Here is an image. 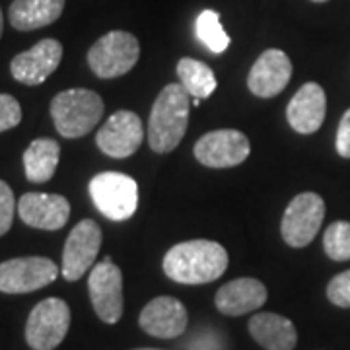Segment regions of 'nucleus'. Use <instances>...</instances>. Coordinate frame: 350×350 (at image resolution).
<instances>
[{"label":"nucleus","instance_id":"obj_1","mask_svg":"<svg viewBox=\"0 0 350 350\" xmlns=\"http://www.w3.org/2000/svg\"><path fill=\"white\" fill-rule=\"evenodd\" d=\"M228 269L226 250L208 239L177 243L163 257V273L179 284H206Z\"/></svg>","mask_w":350,"mask_h":350},{"label":"nucleus","instance_id":"obj_2","mask_svg":"<svg viewBox=\"0 0 350 350\" xmlns=\"http://www.w3.org/2000/svg\"><path fill=\"white\" fill-rule=\"evenodd\" d=\"M189 92L181 84H170L152 105L148 121V142L158 154H167L179 146L189 125Z\"/></svg>","mask_w":350,"mask_h":350},{"label":"nucleus","instance_id":"obj_3","mask_svg":"<svg viewBox=\"0 0 350 350\" xmlns=\"http://www.w3.org/2000/svg\"><path fill=\"white\" fill-rule=\"evenodd\" d=\"M103 115L101 98L84 88H72L57 94L51 101V117L57 131L66 138L86 137Z\"/></svg>","mask_w":350,"mask_h":350},{"label":"nucleus","instance_id":"obj_4","mask_svg":"<svg viewBox=\"0 0 350 350\" xmlns=\"http://www.w3.org/2000/svg\"><path fill=\"white\" fill-rule=\"evenodd\" d=\"M90 195L105 218L113 222L129 220L137 213L138 185L133 177L119 172H103L90 181Z\"/></svg>","mask_w":350,"mask_h":350},{"label":"nucleus","instance_id":"obj_5","mask_svg":"<svg viewBox=\"0 0 350 350\" xmlns=\"http://www.w3.org/2000/svg\"><path fill=\"white\" fill-rule=\"evenodd\" d=\"M140 55L138 39L126 31H109L88 53V64L100 78H117L133 70Z\"/></svg>","mask_w":350,"mask_h":350},{"label":"nucleus","instance_id":"obj_6","mask_svg":"<svg viewBox=\"0 0 350 350\" xmlns=\"http://www.w3.org/2000/svg\"><path fill=\"white\" fill-rule=\"evenodd\" d=\"M70 327V308L59 298L39 301L25 325V340L33 350L57 349Z\"/></svg>","mask_w":350,"mask_h":350},{"label":"nucleus","instance_id":"obj_7","mask_svg":"<svg viewBox=\"0 0 350 350\" xmlns=\"http://www.w3.org/2000/svg\"><path fill=\"white\" fill-rule=\"evenodd\" d=\"M325 218V202L317 193H300L282 216V239L290 247H306L317 236Z\"/></svg>","mask_w":350,"mask_h":350},{"label":"nucleus","instance_id":"obj_8","mask_svg":"<svg viewBox=\"0 0 350 350\" xmlns=\"http://www.w3.org/2000/svg\"><path fill=\"white\" fill-rule=\"evenodd\" d=\"M90 300L103 323L115 325L123 315V273L111 262V259H103L88 278Z\"/></svg>","mask_w":350,"mask_h":350},{"label":"nucleus","instance_id":"obj_9","mask_svg":"<svg viewBox=\"0 0 350 350\" xmlns=\"http://www.w3.org/2000/svg\"><path fill=\"white\" fill-rule=\"evenodd\" d=\"M59 267L47 257H18L0 262V292L27 294L57 280Z\"/></svg>","mask_w":350,"mask_h":350},{"label":"nucleus","instance_id":"obj_10","mask_svg":"<svg viewBox=\"0 0 350 350\" xmlns=\"http://www.w3.org/2000/svg\"><path fill=\"white\" fill-rule=\"evenodd\" d=\"M101 247V230L94 220H82L68 234L63 251V276L75 282L94 267Z\"/></svg>","mask_w":350,"mask_h":350},{"label":"nucleus","instance_id":"obj_11","mask_svg":"<svg viewBox=\"0 0 350 350\" xmlns=\"http://www.w3.org/2000/svg\"><path fill=\"white\" fill-rule=\"evenodd\" d=\"M247 137L234 129L206 133L195 144V158L206 167H234L250 156Z\"/></svg>","mask_w":350,"mask_h":350},{"label":"nucleus","instance_id":"obj_12","mask_svg":"<svg viewBox=\"0 0 350 350\" xmlns=\"http://www.w3.org/2000/svg\"><path fill=\"white\" fill-rule=\"evenodd\" d=\"M144 131L137 113L117 111L101 126L96 142L103 154L111 158H129L142 144Z\"/></svg>","mask_w":350,"mask_h":350},{"label":"nucleus","instance_id":"obj_13","mask_svg":"<svg viewBox=\"0 0 350 350\" xmlns=\"http://www.w3.org/2000/svg\"><path fill=\"white\" fill-rule=\"evenodd\" d=\"M63 59V45L57 39H43L31 49L16 55L10 64L12 76L25 86H39L49 78Z\"/></svg>","mask_w":350,"mask_h":350},{"label":"nucleus","instance_id":"obj_14","mask_svg":"<svg viewBox=\"0 0 350 350\" xmlns=\"http://www.w3.org/2000/svg\"><path fill=\"white\" fill-rule=\"evenodd\" d=\"M187 310L172 296H158L148 301L138 317L142 331L158 338H175L187 329Z\"/></svg>","mask_w":350,"mask_h":350},{"label":"nucleus","instance_id":"obj_15","mask_svg":"<svg viewBox=\"0 0 350 350\" xmlns=\"http://www.w3.org/2000/svg\"><path fill=\"white\" fill-rule=\"evenodd\" d=\"M292 78V63L284 51L267 49L251 66L247 86L257 98H275Z\"/></svg>","mask_w":350,"mask_h":350},{"label":"nucleus","instance_id":"obj_16","mask_svg":"<svg viewBox=\"0 0 350 350\" xmlns=\"http://www.w3.org/2000/svg\"><path fill=\"white\" fill-rule=\"evenodd\" d=\"M18 214L25 224L38 230H59L68 222L70 204L63 195L25 193L18 202Z\"/></svg>","mask_w":350,"mask_h":350},{"label":"nucleus","instance_id":"obj_17","mask_svg":"<svg viewBox=\"0 0 350 350\" xmlns=\"http://www.w3.org/2000/svg\"><path fill=\"white\" fill-rule=\"evenodd\" d=\"M327 98L323 88L315 82H308L298 90L286 107V119L290 126L300 135H312L319 131L325 121Z\"/></svg>","mask_w":350,"mask_h":350},{"label":"nucleus","instance_id":"obj_18","mask_svg":"<svg viewBox=\"0 0 350 350\" xmlns=\"http://www.w3.org/2000/svg\"><path fill=\"white\" fill-rule=\"evenodd\" d=\"M269 298L267 286L257 278H236L216 292V310L230 317H238L259 310Z\"/></svg>","mask_w":350,"mask_h":350},{"label":"nucleus","instance_id":"obj_19","mask_svg":"<svg viewBox=\"0 0 350 350\" xmlns=\"http://www.w3.org/2000/svg\"><path fill=\"white\" fill-rule=\"evenodd\" d=\"M247 329L265 350H294L298 342L294 323L278 313H255Z\"/></svg>","mask_w":350,"mask_h":350},{"label":"nucleus","instance_id":"obj_20","mask_svg":"<svg viewBox=\"0 0 350 350\" xmlns=\"http://www.w3.org/2000/svg\"><path fill=\"white\" fill-rule=\"evenodd\" d=\"M64 0H14L10 6V24L20 31H33L61 18Z\"/></svg>","mask_w":350,"mask_h":350},{"label":"nucleus","instance_id":"obj_21","mask_svg":"<svg viewBox=\"0 0 350 350\" xmlns=\"http://www.w3.org/2000/svg\"><path fill=\"white\" fill-rule=\"evenodd\" d=\"M61 146L53 138H38L24 152L25 177L33 183H45L57 172Z\"/></svg>","mask_w":350,"mask_h":350},{"label":"nucleus","instance_id":"obj_22","mask_svg":"<svg viewBox=\"0 0 350 350\" xmlns=\"http://www.w3.org/2000/svg\"><path fill=\"white\" fill-rule=\"evenodd\" d=\"M179 84L193 96L195 100H204L216 90V76L208 64L200 63L197 59H181L177 63Z\"/></svg>","mask_w":350,"mask_h":350},{"label":"nucleus","instance_id":"obj_23","mask_svg":"<svg viewBox=\"0 0 350 350\" xmlns=\"http://www.w3.org/2000/svg\"><path fill=\"white\" fill-rule=\"evenodd\" d=\"M195 33L200 43L214 55H220L230 47V36L224 31V27L220 24V16L214 10H204L199 14L197 24H195Z\"/></svg>","mask_w":350,"mask_h":350},{"label":"nucleus","instance_id":"obj_24","mask_svg":"<svg viewBox=\"0 0 350 350\" xmlns=\"http://www.w3.org/2000/svg\"><path fill=\"white\" fill-rule=\"evenodd\" d=\"M323 250L333 261H349L350 259V222H333L325 230Z\"/></svg>","mask_w":350,"mask_h":350},{"label":"nucleus","instance_id":"obj_25","mask_svg":"<svg viewBox=\"0 0 350 350\" xmlns=\"http://www.w3.org/2000/svg\"><path fill=\"white\" fill-rule=\"evenodd\" d=\"M327 298L338 308H350V271L340 273L329 282Z\"/></svg>","mask_w":350,"mask_h":350},{"label":"nucleus","instance_id":"obj_26","mask_svg":"<svg viewBox=\"0 0 350 350\" xmlns=\"http://www.w3.org/2000/svg\"><path fill=\"white\" fill-rule=\"evenodd\" d=\"M22 121V107L16 98L8 94H0V133L14 129Z\"/></svg>","mask_w":350,"mask_h":350},{"label":"nucleus","instance_id":"obj_27","mask_svg":"<svg viewBox=\"0 0 350 350\" xmlns=\"http://www.w3.org/2000/svg\"><path fill=\"white\" fill-rule=\"evenodd\" d=\"M14 211H16V200H14L12 189L8 183L0 181V236H4L14 220Z\"/></svg>","mask_w":350,"mask_h":350},{"label":"nucleus","instance_id":"obj_28","mask_svg":"<svg viewBox=\"0 0 350 350\" xmlns=\"http://www.w3.org/2000/svg\"><path fill=\"white\" fill-rule=\"evenodd\" d=\"M337 152L342 158H350V109L342 115L338 123Z\"/></svg>","mask_w":350,"mask_h":350},{"label":"nucleus","instance_id":"obj_29","mask_svg":"<svg viewBox=\"0 0 350 350\" xmlns=\"http://www.w3.org/2000/svg\"><path fill=\"white\" fill-rule=\"evenodd\" d=\"M0 38H2V12H0Z\"/></svg>","mask_w":350,"mask_h":350},{"label":"nucleus","instance_id":"obj_30","mask_svg":"<svg viewBox=\"0 0 350 350\" xmlns=\"http://www.w3.org/2000/svg\"><path fill=\"white\" fill-rule=\"evenodd\" d=\"M135 350H160V349H135Z\"/></svg>","mask_w":350,"mask_h":350},{"label":"nucleus","instance_id":"obj_31","mask_svg":"<svg viewBox=\"0 0 350 350\" xmlns=\"http://www.w3.org/2000/svg\"><path fill=\"white\" fill-rule=\"evenodd\" d=\"M313 2H327V0H313Z\"/></svg>","mask_w":350,"mask_h":350}]
</instances>
